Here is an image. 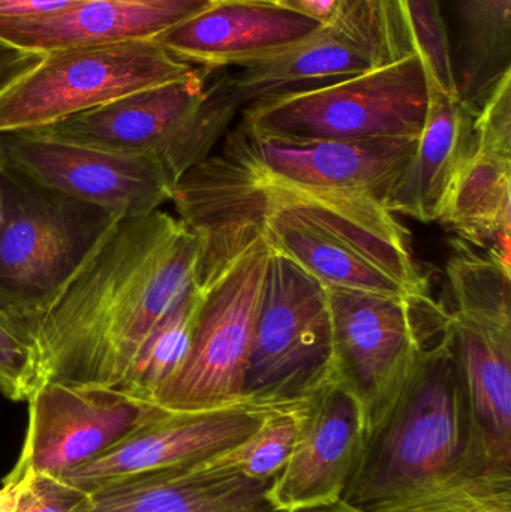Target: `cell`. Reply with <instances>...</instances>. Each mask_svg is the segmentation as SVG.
I'll return each mask as SVG.
<instances>
[{
	"label": "cell",
	"mask_w": 511,
	"mask_h": 512,
	"mask_svg": "<svg viewBox=\"0 0 511 512\" xmlns=\"http://www.w3.org/2000/svg\"><path fill=\"white\" fill-rule=\"evenodd\" d=\"M171 203L206 254L260 227L327 289L432 303L410 233L374 198L275 179L224 147L180 177Z\"/></svg>",
	"instance_id": "cell-1"
},
{
	"label": "cell",
	"mask_w": 511,
	"mask_h": 512,
	"mask_svg": "<svg viewBox=\"0 0 511 512\" xmlns=\"http://www.w3.org/2000/svg\"><path fill=\"white\" fill-rule=\"evenodd\" d=\"M200 243L162 210L120 218L59 294L24 325L39 385L113 388L141 343L191 291Z\"/></svg>",
	"instance_id": "cell-2"
},
{
	"label": "cell",
	"mask_w": 511,
	"mask_h": 512,
	"mask_svg": "<svg viewBox=\"0 0 511 512\" xmlns=\"http://www.w3.org/2000/svg\"><path fill=\"white\" fill-rule=\"evenodd\" d=\"M192 74L132 93L95 110L75 114L33 134L120 155L149 156L167 171L174 185L209 158L242 110L230 72Z\"/></svg>",
	"instance_id": "cell-3"
},
{
	"label": "cell",
	"mask_w": 511,
	"mask_h": 512,
	"mask_svg": "<svg viewBox=\"0 0 511 512\" xmlns=\"http://www.w3.org/2000/svg\"><path fill=\"white\" fill-rule=\"evenodd\" d=\"M477 447L489 448L473 435L461 370L441 328L440 340L425 348L407 390L366 444L341 502L368 507L452 468Z\"/></svg>",
	"instance_id": "cell-4"
},
{
	"label": "cell",
	"mask_w": 511,
	"mask_h": 512,
	"mask_svg": "<svg viewBox=\"0 0 511 512\" xmlns=\"http://www.w3.org/2000/svg\"><path fill=\"white\" fill-rule=\"evenodd\" d=\"M0 186V312L24 328L123 216L47 188L6 162Z\"/></svg>",
	"instance_id": "cell-5"
},
{
	"label": "cell",
	"mask_w": 511,
	"mask_h": 512,
	"mask_svg": "<svg viewBox=\"0 0 511 512\" xmlns=\"http://www.w3.org/2000/svg\"><path fill=\"white\" fill-rule=\"evenodd\" d=\"M511 265L458 240L446 273L452 312L444 333L455 352L473 435L511 459Z\"/></svg>",
	"instance_id": "cell-6"
},
{
	"label": "cell",
	"mask_w": 511,
	"mask_h": 512,
	"mask_svg": "<svg viewBox=\"0 0 511 512\" xmlns=\"http://www.w3.org/2000/svg\"><path fill=\"white\" fill-rule=\"evenodd\" d=\"M428 108L422 60L408 56L363 74L242 108L249 128L287 140L417 138Z\"/></svg>",
	"instance_id": "cell-7"
},
{
	"label": "cell",
	"mask_w": 511,
	"mask_h": 512,
	"mask_svg": "<svg viewBox=\"0 0 511 512\" xmlns=\"http://www.w3.org/2000/svg\"><path fill=\"white\" fill-rule=\"evenodd\" d=\"M335 381L329 291L272 249L246 367L245 399L296 409Z\"/></svg>",
	"instance_id": "cell-8"
},
{
	"label": "cell",
	"mask_w": 511,
	"mask_h": 512,
	"mask_svg": "<svg viewBox=\"0 0 511 512\" xmlns=\"http://www.w3.org/2000/svg\"><path fill=\"white\" fill-rule=\"evenodd\" d=\"M270 254L260 230L209 283L197 286L203 297L188 357L156 393L155 405L192 412L246 400V367Z\"/></svg>",
	"instance_id": "cell-9"
},
{
	"label": "cell",
	"mask_w": 511,
	"mask_h": 512,
	"mask_svg": "<svg viewBox=\"0 0 511 512\" xmlns=\"http://www.w3.org/2000/svg\"><path fill=\"white\" fill-rule=\"evenodd\" d=\"M195 69L155 39L48 51L0 96V134L44 128Z\"/></svg>",
	"instance_id": "cell-10"
},
{
	"label": "cell",
	"mask_w": 511,
	"mask_h": 512,
	"mask_svg": "<svg viewBox=\"0 0 511 512\" xmlns=\"http://www.w3.org/2000/svg\"><path fill=\"white\" fill-rule=\"evenodd\" d=\"M327 291L335 379L359 403L369 441L419 367L425 346L416 312L431 303L339 289Z\"/></svg>",
	"instance_id": "cell-11"
},
{
	"label": "cell",
	"mask_w": 511,
	"mask_h": 512,
	"mask_svg": "<svg viewBox=\"0 0 511 512\" xmlns=\"http://www.w3.org/2000/svg\"><path fill=\"white\" fill-rule=\"evenodd\" d=\"M5 162L30 179L120 216H141L171 201L174 182L149 156L120 155L39 137L0 134Z\"/></svg>",
	"instance_id": "cell-12"
},
{
	"label": "cell",
	"mask_w": 511,
	"mask_h": 512,
	"mask_svg": "<svg viewBox=\"0 0 511 512\" xmlns=\"http://www.w3.org/2000/svg\"><path fill=\"white\" fill-rule=\"evenodd\" d=\"M29 424L11 472L59 475L95 459L162 411L113 388L39 385L27 400Z\"/></svg>",
	"instance_id": "cell-13"
},
{
	"label": "cell",
	"mask_w": 511,
	"mask_h": 512,
	"mask_svg": "<svg viewBox=\"0 0 511 512\" xmlns=\"http://www.w3.org/2000/svg\"><path fill=\"white\" fill-rule=\"evenodd\" d=\"M417 138L287 140L240 122L224 147L275 179L308 188L354 192L386 206L416 152Z\"/></svg>",
	"instance_id": "cell-14"
},
{
	"label": "cell",
	"mask_w": 511,
	"mask_h": 512,
	"mask_svg": "<svg viewBox=\"0 0 511 512\" xmlns=\"http://www.w3.org/2000/svg\"><path fill=\"white\" fill-rule=\"evenodd\" d=\"M368 444L362 409L339 382L299 408L290 456L266 498L276 512L329 510L344 499Z\"/></svg>",
	"instance_id": "cell-15"
},
{
	"label": "cell",
	"mask_w": 511,
	"mask_h": 512,
	"mask_svg": "<svg viewBox=\"0 0 511 512\" xmlns=\"http://www.w3.org/2000/svg\"><path fill=\"white\" fill-rule=\"evenodd\" d=\"M278 411L290 409L249 399L209 411L162 408L119 444L56 477L92 493L120 478L200 462L239 444Z\"/></svg>",
	"instance_id": "cell-16"
},
{
	"label": "cell",
	"mask_w": 511,
	"mask_h": 512,
	"mask_svg": "<svg viewBox=\"0 0 511 512\" xmlns=\"http://www.w3.org/2000/svg\"><path fill=\"white\" fill-rule=\"evenodd\" d=\"M440 224L511 265V72L477 113L473 144Z\"/></svg>",
	"instance_id": "cell-17"
},
{
	"label": "cell",
	"mask_w": 511,
	"mask_h": 512,
	"mask_svg": "<svg viewBox=\"0 0 511 512\" xmlns=\"http://www.w3.org/2000/svg\"><path fill=\"white\" fill-rule=\"evenodd\" d=\"M321 24L290 6L260 0L213 3L156 36L177 59L215 74L255 65L290 50Z\"/></svg>",
	"instance_id": "cell-18"
},
{
	"label": "cell",
	"mask_w": 511,
	"mask_h": 512,
	"mask_svg": "<svg viewBox=\"0 0 511 512\" xmlns=\"http://www.w3.org/2000/svg\"><path fill=\"white\" fill-rule=\"evenodd\" d=\"M213 5L212 0H80L20 21H0V39L33 53L155 39Z\"/></svg>",
	"instance_id": "cell-19"
},
{
	"label": "cell",
	"mask_w": 511,
	"mask_h": 512,
	"mask_svg": "<svg viewBox=\"0 0 511 512\" xmlns=\"http://www.w3.org/2000/svg\"><path fill=\"white\" fill-rule=\"evenodd\" d=\"M270 483L216 471L203 460L111 481L80 512H276Z\"/></svg>",
	"instance_id": "cell-20"
},
{
	"label": "cell",
	"mask_w": 511,
	"mask_h": 512,
	"mask_svg": "<svg viewBox=\"0 0 511 512\" xmlns=\"http://www.w3.org/2000/svg\"><path fill=\"white\" fill-rule=\"evenodd\" d=\"M428 86V108L416 152L386 207L423 224L440 222L474 140L479 111L438 84Z\"/></svg>",
	"instance_id": "cell-21"
},
{
	"label": "cell",
	"mask_w": 511,
	"mask_h": 512,
	"mask_svg": "<svg viewBox=\"0 0 511 512\" xmlns=\"http://www.w3.org/2000/svg\"><path fill=\"white\" fill-rule=\"evenodd\" d=\"M378 65L369 30L333 15L317 32L290 50L245 66L231 77L240 107L363 74Z\"/></svg>",
	"instance_id": "cell-22"
},
{
	"label": "cell",
	"mask_w": 511,
	"mask_h": 512,
	"mask_svg": "<svg viewBox=\"0 0 511 512\" xmlns=\"http://www.w3.org/2000/svg\"><path fill=\"white\" fill-rule=\"evenodd\" d=\"M459 98L479 111L511 72V0H438Z\"/></svg>",
	"instance_id": "cell-23"
},
{
	"label": "cell",
	"mask_w": 511,
	"mask_h": 512,
	"mask_svg": "<svg viewBox=\"0 0 511 512\" xmlns=\"http://www.w3.org/2000/svg\"><path fill=\"white\" fill-rule=\"evenodd\" d=\"M350 510L354 512H511V460L489 448L477 447L461 462L440 474L432 475L368 507L350 508Z\"/></svg>",
	"instance_id": "cell-24"
},
{
	"label": "cell",
	"mask_w": 511,
	"mask_h": 512,
	"mask_svg": "<svg viewBox=\"0 0 511 512\" xmlns=\"http://www.w3.org/2000/svg\"><path fill=\"white\" fill-rule=\"evenodd\" d=\"M371 6L378 65L417 56L422 60L426 84H438L458 95L440 2L371 0Z\"/></svg>",
	"instance_id": "cell-25"
},
{
	"label": "cell",
	"mask_w": 511,
	"mask_h": 512,
	"mask_svg": "<svg viewBox=\"0 0 511 512\" xmlns=\"http://www.w3.org/2000/svg\"><path fill=\"white\" fill-rule=\"evenodd\" d=\"M201 297L200 289L192 286L191 291L150 331L117 391L140 402H155L156 393L188 357Z\"/></svg>",
	"instance_id": "cell-26"
},
{
	"label": "cell",
	"mask_w": 511,
	"mask_h": 512,
	"mask_svg": "<svg viewBox=\"0 0 511 512\" xmlns=\"http://www.w3.org/2000/svg\"><path fill=\"white\" fill-rule=\"evenodd\" d=\"M299 408L273 412L248 438L203 462L216 471L270 483L290 456L299 427Z\"/></svg>",
	"instance_id": "cell-27"
},
{
	"label": "cell",
	"mask_w": 511,
	"mask_h": 512,
	"mask_svg": "<svg viewBox=\"0 0 511 512\" xmlns=\"http://www.w3.org/2000/svg\"><path fill=\"white\" fill-rule=\"evenodd\" d=\"M38 387V355L32 337L0 312V393L12 402H27Z\"/></svg>",
	"instance_id": "cell-28"
},
{
	"label": "cell",
	"mask_w": 511,
	"mask_h": 512,
	"mask_svg": "<svg viewBox=\"0 0 511 512\" xmlns=\"http://www.w3.org/2000/svg\"><path fill=\"white\" fill-rule=\"evenodd\" d=\"M14 475H21L23 481L12 512H80L89 502V493L56 475L32 471Z\"/></svg>",
	"instance_id": "cell-29"
},
{
	"label": "cell",
	"mask_w": 511,
	"mask_h": 512,
	"mask_svg": "<svg viewBox=\"0 0 511 512\" xmlns=\"http://www.w3.org/2000/svg\"><path fill=\"white\" fill-rule=\"evenodd\" d=\"M44 53L21 50L0 39V96L41 63Z\"/></svg>",
	"instance_id": "cell-30"
},
{
	"label": "cell",
	"mask_w": 511,
	"mask_h": 512,
	"mask_svg": "<svg viewBox=\"0 0 511 512\" xmlns=\"http://www.w3.org/2000/svg\"><path fill=\"white\" fill-rule=\"evenodd\" d=\"M80 0H0V21L30 20L56 14Z\"/></svg>",
	"instance_id": "cell-31"
},
{
	"label": "cell",
	"mask_w": 511,
	"mask_h": 512,
	"mask_svg": "<svg viewBox=\"0 0 511 512\" xmlns=\"http://www.w3.org/2000/svg\"><path fill=\"white\" fill-rule=\"evenodd\" d=\"M297 9L320 24H326L335 14L339 0H296Z\"/></svg>",
	"instance_id": "cell-32"
},
{
	"label": "cell",
	"mask_w": 511,
	"mask_h": 512,
	"mask_svg": "<svg viewBox=\"0 0 511 512\" xmlns=\"http://www.w3.org/2000/svg\"><path fill=\"white\" fill-rule=\"evenodd\" d=\"M21 481H23L21 475L8 474L3 478L0 486V512L14 511Z\"/></svg>",
	"instance_id": "cell-33"
},
{
	"label": "cell",
	"mask_w": 511,
	"mask_h": 512,
	"mask_svg": "<svg viewBox=\"0 0 511 512\" xmlns=\"http://www.w3.org/2000/svg\"><path fill=\"white\" fill-rule=\"evenodd\" d=\"M213 3L219 2H233V0H212ZM260 2L276 3V5L290 6V8L297 9L296 0H260Z\"/></svg>",
	"instance_id": "cell-34"
},
{
	"label": "cell",
	"mask_w": 511,
	"mask_h": 512,
	"mask_svg": "<svg viewBox=\"0 0 511 512\" xmlns=\"http://www.w3.org/2000/svg\"><path fill=\"white\" fill-rule=\"evenodd\" d=\"M3 164H5V156H3L2 147H0V170H2ZM3 221V195L2 186H0V228H2Z\"/></svg>",
	"instance_id": "cell-35"
},
{
	"label": "cell",
	"mask_w": 511,
	"mask_h": 512,
	"mask_svg": "<svg viewBox=\"0 0 511 512\" xmlns=\"http://www.w3.org/2000/svg\"><path fill=\"white\" fill-rule=\"evenodd\" d=\"M315 512H354L351 510H348L347 507H344L342 504L335 505V507L329 508V510H323V511H315Z\"/></svg>",
	"instance_id": "cell-36"
}]
</instances>
